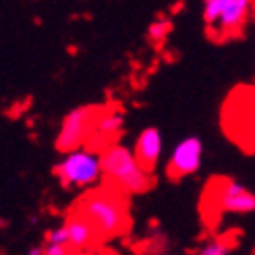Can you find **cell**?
Listing matches in <instances>:
<instances>
[{"instance_id":"obj_12","label":"cell","mask_w":255,"mask_h":255,"mask_svg":"<svg viewBox=\"0 0 255 255\" xmlns=\"http://www.w3.org/2000/svg\"><path fill=\"white\" fill-rule=\"evenodd\" d=\"M231 251H233V243H228L224 239H214L210 243L203 245L197 253L199 255H228Z\"/></svg>"},{"instance_id":"obj_14","label":"cell","mask_w":255,"mask_h":255,"mask_svg":"<svg viewBox=\"0 0 255 255\" xmlns=\"http://www.w3.org/2000/svg\"><path fill=\"white\" fill-rule=\"evenodd\" d=\"M46 243H62V245H71V235H69V226L67 222L60 224L56 228H50L46 233Z\"/></svg>"},{"instance_id":"obj_9","label":"cell","mask_w":255,"mask_h":255,"mask_svg":"<svg viewBox=\"0 0 255 255\" xmlns=\"http://www.w3.org/2000/svg\"><path fill=\"white\" fill-rule=\"evenodd\" d=\"M69 226V235H71V247L73 249H87L89 245H94L96 237H100L98 228L89 222L85 216L79 212H75L71 218L67 220Z\"/></svg>"},{"instance_id":"obj_10","label":"cell","mask_w":255,"mask_h":255,"mask_svg":"<svg viewBox=\"0 0 255 255\" xmlns=\"http://www.w3.org/2000/svg\"><path fill=\"white\" fill-rule=\"evenodd\" d=\"M123 127H125V112L110 110V112L100 114L96 119L94 133L100 137H117L123 131Z\"/></svg>"},{"instance_id":"obj_2","label":"cell","mask_w":255,"mask_h":255,"mask_svg":"<svg viewBox=\"0 0 255 255\" xmlns=\"http://www.w3.org/2000/svg\"><path fill=\"white\" fill-rule=\"evenodd\" d=\"M102 168L108 181L123 193L139 195L151 187V172L141 166L135 151L123 143H112L102 149Z\"/></svg>"},{"instance_id":"obj_3","label":"cell","mask_w":255,"mask_h":255,"mask_svg":"<svg viewBox=\"0 0 255 255\" xmlns=\"http://www.w3.org/2000/svg\"><path fill=\"white\" fill-rule=\"evenodd\" d=\"M52 172L65 189H92L104 176L102 156L94 149L75 147L65 151V156L54 164Z\"/></svg>"},{"instance_id":"obj_13","label":"cell","mask_w":255,"mask_h":255,"mask_svg":"<svg viewBox=\"0 0 255 255\" xmlns=\"http://www.w3.org/2000/svg\"><path fill=\"white\" fill-rule=\"evenodd\" d=\"M172 29V23L166 21V19H156L154 23H149V27H147V35L151 37L154 42H160L164 40Z\"/></svg>"},{"instance_id":"obj_16","label":"cell","mask_w":255,"mask_h":255,"mask_svg":"<svg viewBox=\"0 0 255 255\" xmlns=\"http://www.w3.org/2000/svg\"><path fill=\"white\" fill-rule=\"evenodd\" d=\"M27 255H44V247H31Z\"/></svg>"},{"instance_id":"obj_6","label":"cell","mask_w":255,"mask_h":255,"mask_svg":"<svg viewBox=\"0 0 255 255\" xmlns=\"http://www.w3.org/2000/svg\"><path fill=\"white\" fill-rule=\"evenodd\" d=\"M216 203L222 212L231 214H251L255 212V193L241 185L235 178H222L218 185V197Z\"/></svg>"},{"instance_id":"obj_11","label":"cell","mask_w":255,"mask_h":255,"mask_svg":"<svg viewBox=\"0 0 255 255\" xmlns=\"http://www.w3.org/2000/svg\"><path fill=\"white\" fill-rule=\"evenodd\" d=\"M228 2H231V0H203V21H206L210 27H214Z\"/></svg>"},{"instance_id":"obj_1","label":"cell","mask_w":255,"mask_h":255,"mask_svg":"<svg viewBox=\"0 0 255 255\" xmlns=\"http://www.w3.org/2000/svg\"><path fill=\"white\" fill-rule=\"evenodd\" d=\"M119 187L94 189L81 197L77 212L92 222L102 239L117 237L129 226V206Z\"/></svg>"},{"instance_id":"obj_4","label":"cell","mask_w":255,"mask_h":255,"mask_svg":"<svg viewBox=\"0 0 255 255\" xmlns=\"http://www.w3.org/2000/svg\"><path fill=\"white\" fill-rule=\"evenodd\" d=\"M96 114L98 108L94 106H81V108H75L71 110L65 119H62L60 125V133L56 137V147L60 151H69L75 147H81L87 137L94 133L96 129Z\"/></svg>"},{"instance_id":"obj_8","label":"cell","mask_w":255,"mask_h":255,"mask_svg":"<svg viewBox=\"0 0 255 255\" xmlns=\"http://www.w3.org/2000/svg\"><path fill=\"white\" fill-rule=\"evenodd\" d=\"M251 8H253V0H231V2L226 4V8L222 10L220 19L216 21L218 31L224 35L239 33L249 19Z\"/></svg>"},{"instance_id":"obj_7","label":"cell","mask_w":255,"mask_h":255,"mask_svg":"<svg viewBox=\"0 0 255 255\" xmlns=\"http://www.w3.org/2000/svg\"><path fill=\"white\" fill-rule=\"evenodd\" d=\"M133 151L137 160L141 162V166L145 170H154L158 166V162L162 158V151H164V141H162V133L156 127H147L141 133L137 135L135 143H133Z\"/></svg>"},{"instance_id":"obj_15","label":"cell","mask_w":255,"mask_h":255,"mask_svg":"<svg viewBox=\"0 0 255 255\" xmlns=\"http://www.w3.org/2000/svg\"><path fill=\"white\" fill-rule=\"evenodd\" d=\"M71 245H62V243H46L44 245V255H69Z\"/></svg>"},{"instance_id":"obj_5","label":"cell","mask_w":255,"mask_h":255,"mask_svg":"<svg viewBox=\"0 0 255 255\" xmlns=\"http://www.w3.org/2000/svg\"><path fill=\"white\" fill-rule=\"evenodd\" d=\"M201 160H203V141L195 135L185 137L170 151L166 164V176L170 181H181V178L193 176L201 168Z\"/></svg>"}]
</instances>
